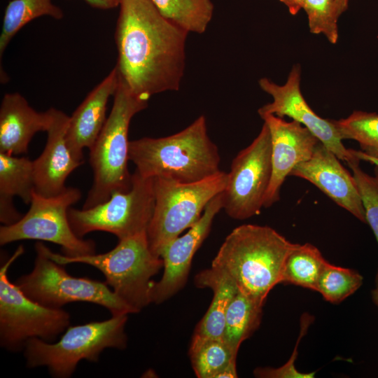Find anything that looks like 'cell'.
Instances as JSON below:
<instances>
[{"label": "cell", "instance_id": "1", "mask_svg": "<svg viewBox=\"0 0 378 378\" xmlns=\"http://www.w3.org/2000/svg\"><path fill=\"white\" fill-rule=\"evenodd\" d=\"M119 6L115 39L120 78L146 101L178 90L188 33L163 18L150 0H120Z\"/></svg>", "mask_w": 378, "mask_h": 378}, {"label": "cell", "instance_id": "2", "mask_svg": "<svg viewBox=\"0 0 378 378\" xmlns=\"http://www.w3.org/2000/svg\"><path fill=\"white\" fill-rule=\"evenodd\" d=\"M294 245L269 226L242 225L227 236L211 266L227 274L239 291L265 302L270 290L281 283L284 263Z\"/></svg>", "mask_w": 378, "mask_h": 378}, {"label": "cell", "instance_id": "3", "mask_svg": "<svg viewBox=\"0 0 378 378\" xmlns=\"http://www.w3.org/2000/svg\"><path fill=\"white\" fill-rule=\"evenodd\" d=\"M129 155L135 171L145 178L191 183L220 171L218 149L208 135L204 115L172 135L130 141Z\"/></svg>", "mask_w": 378, "mask_h": 378}, {"label": "cell", "instance_id": "4", "mask_svg": "<svg viewBox=\"0 0 378 378\" xmlns=\"http://www.w3.org/2000/svg\"><path fill=\"white\" fill-rule=\"evenodd\" d=\"M113 96L110 115L90 148L93 181L83 209L101 204L114 192H126L132 186L129 126L133 116L148 106V101L133 94L120 76Z\"/></svg>", "mask_w": 378, "mask_h": 378}, {"label": "cell", "instance_id": "5", "mask_svg": "<svg viewBox=\"0 0 378 378\" xmlns=\"http://www.w3.org/2000/svg\"><path fill=\"white\" fill-rule=\"evenodd\" d=\"M50 258L58 264L84 263L101 271L113 291L136 313L151 303V279L163 267V260L149 247L146 232L123 239L101 254L68 257L46 246Z\"/></svg>", "mask_w": 378, "mask_h": 378}, {"label": "cell", "instance_id": "6", "mask_svg": "<svg viewBox=\"0 0 378 378\" xmlns=\"http://www.w3.org/2000/svg\"><path fill=\"white\" fill-rule=\"evenodd\" d=\"M127 321L125 314L69 326L57 342L31 338L24 347L27 365L30 368L46 367L55 377H70L80 360L97 362L106 349H125Z\"/></svg>", "mask_w": 378, "mask_h": 378}, {"label": "cell", "instance_id": "7", "mask_svg": "<svg viewBox=\"0 0 378 378\" xmlns=\"http://www.w3.org/2000/svg\"><path fill=\"white\" fill-rule=\"evenodd\" d=\"M227 181V173L220 170L191 183L153 178L155 206L146 231L152 252L160 256L167 244L194 225L209 202L224 190Z\"/></svg>", "mask_w": 378, "mask_h": 378}, {"label": "cell", "instance_id": "8", "mask_svg": "<svg viewBox=\"0 0 378 378\" xmlns=\"http://www.w3.org/2000/svg\"><path fill=\"white\" fill-rule=\"evenodd\" d=\"M32 271L15 281L32 300L56 309L71 302H90L105 307L112 316L136 313L110 289L106 282L69 274L62 265L49 258L46 246L41 241L36 243Z\"/></svg>", "mask_w": 378, "mask_h": 378}, {"label": "cell", "instance_id": "9", "mask_svg": "<svg viewBox=\"0 0 378 378\" xmlns=\"http://www.w3.org/2000/svg\"><path fill=\"white\" fill-rule=\"evenodd\" d=\"M23 252L20 246L0 269V343L12 351L24 348L31 338L54 342L71 321L69 312L32 300L10 281L8 269Z\"/></svg>", "mask_w": 378, "mask_h": 378}, {"label": "cell", "instance_id": "10", "mask_svg": "<svg viewBox=\"0 0 378 378\" xmlns=\"http://www.w3.org/2000/svg\"><path fill=\"white\" fill-rule=\"evenodd\" d=\"M155 206L153 178L135 171L131 188L115 192L111 197L92 207L70 208L68 218L74 232L80 238L94 231L115 235L119 240L146 232Z\"/></svg>", "mask_w": 378, "mask_h": 378}, {"label": "cell", "instance_id": "11", "mask_svg": "<svg viewBox=\"0 0 378 378\" xmlns=\"http://www.w3.org/2000/svg\"><path fill=\"white\" fill-rule=\"evenodd\" d=\"M80 197V190L73 187L52 197L34 191L27 214L15 223L1 226L0 244L33 239L59 245L68 257L95 253L94 242L78 237L69 223L68 211Z\"/></svg>", "mask_w": 378, "mask_h": 378}, {"label": "cell", "instance_id": "12", "mask_svg": "<svg viewBox=\"0 0 378 378\" xmlns=\"http://www.w3.org/2000/svg\"><path fill=\"white\" fill-rule=\"evenodd\" d=\"M270 132L264 122L252 143L233 159L227 173L223 209L230 218L245 220L260 212L272 176Z\"/></svg>", "mask_w": 378, "mask_h": 378}, {"label": "cell", "instance_id": "13", "mask_svg": "<svg viewBox=\"0 0 378 378\" xmlns=\"http://www.w3.org/2000/svg\"><path fill=\"white\" fill-rule=\"evenodd\" d=\"M300 67L292 68L286 83L279 85L267 78L259 80L260 88L273 99L258 111L260 115L272 114L282 118L288 116L307 127L335 155L346 163L357 157L351 149H347L336 129L332 120H326L316 114L309 107L300 91Z\"/></svg>", "mask_w": 378, "mask_h": 378}, {"label": "cell", "instance_id": "14", "mask_svg": "<svg viewBox=\"0 0 378 378\" xmlns=\"http://www.w3.org/2000/svg\"><path fill=\"white\" fill-rule=\"evenodd\" d=\"M222 192L205 207L199 220L182 236H178L162 251L163 274L150 287L151 303L160 304L181 290L187 282L192 258L208 236L216 215L223 209Z\"/></svg>", "mask_w": 378, "mask_h": 378}, {"label": "cell", "instance_id": "15", "mask_svg": "<svg viewBox=\"0 0 378 378\" xmlns=\"http://www.w3.org/2000/svg\"><path fill=\"white\" fill-rule=\"evenodd\" d=\"M260 116L270 130L272 143V176L263 204L267 208L279 200L281 187L293 169L312 157L320 141L297 121L272 114Z\"/></svg>", "mask_w": 378, "mask_h": 378}, {"label": "cell", "instance_id": "16", "mask_svg": "<svg viewBox=\"0 0 378 378\" xmlns=\"http://www.w3.org/2000/svg\"><path fill=\"white\" fill-rule=\"evenodd\" d=\"M340 160L319 141L312 157L298 164L290 176L309 181L338 206L366 223L365 209L356 181Z\"/></svg>", "mask_w": 378, "mask_h": 378}, {"label": "cell", "instance_id": "17", "mask_svg": "<svg viewBox=\"0 0 378 378\" xmlns=\"http://www.w3.org/2000/svg\"><path fill=\"white\" fill-rule=\"evenodd\" d=\"M51 120L47 132L46 146L34 160L35 192L52 197L62 192L71 172L83 164L70 150L66 134L69 116L60 110L50 108Z\"/></svg>", "mask_w": 378, "mask_h": 378}, {"label": "cell", "instance_id": "18", "mask_svg": "<svg viewBox=\"0 0 378 378\" xmlns=\"http://www.w3.org/2000/svg\"><path fill=\"white\" fill-rule=\"evenodd\" d=\"M119 82L116 66L85 98L71 116L66 139L67 144L79 160L83 161V150L90 148L106 122V106Z\"/></svg>", "mask_w": 378, "mask_h": 378}, {"label": "cell", "instance_id": "19", "mask_svg": "<svg viewBox=\"0 0 378 378\" xmlns=\"http://www.w3.org/2000/svg\"><path fill=\"white\" fill-rule=\"evenodd\" d=\"M50 120V108L38 112L20 94H5L0 107V152L12 155L27 153L34 134L46 132Z\"/></svg>", "mask_w": 378, "mask_h": 378}, {"label": "cell", "instance_id": "20", "mask_svg": "<svg viewBox=\"0 0 378 378\" xmlns=\"http://www.w3.org/2000/svg\"><path fill=\"white\" fill-rule=\"evenodd\" d=\"M195 283L197 287L211 289L213 298L194 334L222 337L227 307L239 289L227 274L212 266L197 274Z\"/></svg>", "mask_w": 378, "mask_h": 378}, {"label": "cell", "instance_id": "21", "mask_svg": "<svg viewBox=\"0 0 378 378\" xmlns=\"http://www.w3.org/2000/svg\"><path fill=\"white\" fill-rule=\"evenodd\" d=\"M264 303L239 290L229 304L222 339L235 354L260 326Z\"/></svg>", "mask_w": 378, "mask_h": 378}, {"label": "cell", "instance_id": "22", "mask_svg": "<svg viewBox=\"0 0 378 378\" xmlns=\"http://www.w3.org/2000/svg\"><path fill=\"white\" fill-rule=\"evenodd\" d=\"M328 261L314 245L295 244L283 269L281 283L316 291L320 275Z\"/></svg>", "mask_w": 378, "mask_h": 378}, {"label": "cell", "instance_id": "23", "mask_svg": "<svg viewBox=\"0 0 378 378\" xmlns=\"http://www.w3.org/2000/svg\"><path fill=\"white\" fill-rule=\"evenodd\" d=\"M192 369L198 378H216L237 354L222 337L193 334L189 351Z\"/></svg>", "mask_w": 378, "mask_h": 378}, {"label": "cell", "instance_id": "24", "mask_svg": "<svg viewBox=\"0 0 378 378\" xmlns=\"http://www.w3.org/2000/svg\"><path fill=\"white\" fill-rule=\"evenodd\" d=\"M161 15L186 31L204 33L211 20V0H150Z\"/></svg>", "mask_w": 378, "mask_h": 378}, {"label": "cell", "instance_id": "25", "mask_svg": "<svg viewBox=\"0 0 378 378\" xmlns=\"http://www.w3.org/2000/svg\"><path fill=\"white\" fill-rule=\"evenodd\" d=\"M50 16L56 20L63 18L59 7L51 0H11L8 4L4 15L0 35V57L12 38L24 25L41 16Z\"/></svg>", "mask_w": 378, "mask_h": 378}, {"label": "cell", "instance_id": "26", "mask_svg": "<svg viewBox=\"0 0 378 378\" xmlns=\"http://www.w3.org/2000/svg\"><path fill=\"white\" fill-rule=\"evenodd\" d=\"M35 191L34 162L0 152V198L17 196L30 204Z\"/></svg>", "mask_w": 378, "mask_h": 378}, {"label": "cell", "instance_id": "27", "mask_svg": "<svg viewBox=\"0 0 378 378\" xmlns=\"http://www.w3.org/2000/svg\"><path fill=\"white\" fill-rule=\"evenodd\" d=\"M332 122L342 139L356 141L365 154L378 158V114L355 111L349 117Z\"/></svg>", "mask_w": 378, "mask_h": 378}, {"label": "cell", "instance_id": "28", "mask_svg": "<svg viewBox=\"0 0 378 378\" xmlns=\"http://www.w3.org/2000/svg\"><path fill=\"white\" fill-rule=\"evenodd\" d=\"M363 276L356 271L327 262L318 281L316 291L323 299L338 304L354 294L362 285Z\"/></svg>", "mask_w": 378, "mask_h": 378}, {"label": "cell", "instance_id": "29", "mask_svg": "<svg viewBox=\"0 0 378 378\" xmlns=\"http://www.w3.org/2000/svg\"><path fill=\"white\" fill-rule=\"evenodd\" d=\"M360 160L357 158L347 164L356 181L367 223L372 230L378 243V166L374 165V174L371 175L360 168ZM375 282L378 283V270Z\"/></svg>", "mask_w": 378, "mask_h": 378}, {"label": "cell", "instance_id": "30", "mask_svg": "<svg viewBox=\"0 0 378 378\" xmlns=\"http://www.w3.org/2000/svg\"><path fill=\"white\" fill-rule=\"evenodd\" d=\"M308 17L312 33L323 34L335 44L338 39L337 14L335 0H304L302 7Z\"/></svg>", "mask_w": 378, "mask_h": 378}, {"label": "cell", "instance_id": "31", "mask_svg": "<svg viewBox=\"0 0 378 378\" xmlns=\"http://www.w3.org/2000/svg\"><path fill=\"white\" fill-rule=\"evenodd\" d=\"M312 317L309 314H304L301 318L300 332L290 359L279 368H258L254 370V375L261 378H312L316 372H302L298 370L295 365V360L298 355V346L302 337L307 331L311 324Z\"/></svg>", "mask_w": 378, "mask_h": 378}, {"label": "cell", "instance_id": "32", "mask_svg": "<svg viewBox=\"0 0 378 378\" xmlns=\"http://www.w3.org/2000/svg\"><path fill=\"white\" fill-rule=\"evenodd\" d=\"M93 8L111 9L120 5V0H84Z\"/></svg>", "mask_w": 378, "mask_h": 378}, {"label": "cell", "instance_id": "33", "mask_svg": "<svg viewBox=\"0 0 378 378\" xmlns=\"http://www.w3.org/2000/svg\"><path fill=\"white\" fill-rule=\"evenodd\" d=\"M237 377L236 360L229 363L217 376L216 378H235Z\"/></svg>", "mask_w": 378, "mask_h": 378}, {"label": "cell", "instance_id": "34", "mask_svg": "<svg viewBox=\"0 0 378 378\" xmlns=\"http://www.w3.org/2000/svg\"><path fill=\"white\" fill-rule=\"evenodd\" d=\"M284 4L290 14L296 15L302 7L304 0H279Z\"/></svg>", "mask_w": 378, "mask_h": 378}, {"label": "cell", "instance_id": "35", "mask_svg": "<svg viewBox=\"0 0 378 378\" xmlns=\"http://www.w3.org/2000/svg\"><path fill=\"white\" fill-rule=\"evenodd\" d=\"M351 150L354 154L360 160H364V161L370 162L371 164L374 165L378 166V158L369 156L359 150H354V149H351Z\"/></svg>", "mask_w": 378, "mask_h": 378}, {"label": "cell", "instance_id": "36", "mask_svg": "<svg viewBox=\"0 0 378 378\" xmlns=\"http://www.w3.org/2000/svg\"><path fill=\"white\" fill-rule=\"evenodd\" d=\"M339 16L347 9L348 0H335Z\"/></svg>", "mask_w": 378, "mask_h": 378}, {"label": "cell", "instance_id": "37", "mask_svg": "<svg viewBox=\"0 0 378 378\" xmlns=\"http://www.w3.org/2000/svg\"><path fill=\"white\" fill-rule=\"evenodd\" d=\"M372 298L373 300V302L377 306L378 309V283L376 284V287L374 290L372 291Z\"/></svg>", "mask_w": 378, "mask_h": 378}, {"label": "cell", "instance_id": "38", "mask_svg": "<svg viewBox=\"0 0 378 378\" xmlns=\"http://www.w3.org/2000/svg\"></svg>", "mask_w": 378, "mask_h": 378}]
</instances>
